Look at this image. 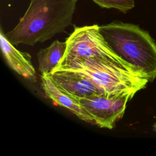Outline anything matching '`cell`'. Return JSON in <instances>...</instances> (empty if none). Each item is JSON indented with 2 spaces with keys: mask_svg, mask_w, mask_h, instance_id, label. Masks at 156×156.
<instances>
[{
  "mask_svg": "<svg viewBox=\"0 0 156 156\" xmlns=\"http://www.w3.org/2000/svg\"><path fill=\"white\" fill-rule=\"evenodd\" d=\"M47 75L60 90L74 99L94 94L104 95L99 87L77 71L54 69Z\"/></svg>",
  "mask_w": 156,
  "mask_h": 156,
  "instance_id": "cell-6",
  "label": "cell"
},
{
  "mask_svg": "<svg viewBox=\"0 0 156 156\" xmlns=\"http://www.w3.org/2000/svg\"><path fill=\"white\" fill-rule=\"evenodd\" d=\"M101 8L115 9L126 13L135 7V0H92Z\"/></svg>",
  "mask_w": 156,
  "mask_h": 156,
  "instance_id": "cell-10",
  "label": "cell"
},
{
  "mask_svg": "<svg viewBox=\"0 0 156 156\" xmlns=\"http://www.w3.org/2000/svg\"><path fill=\"white\" fill-rule=\"evenodd\" d=\"M153 130L156 132V122H155V124L153 125Z\"/></svg>",
  "mask_w": 156,
  "mask_h": 156,
  "instance_id": "cell-11",
  "label": "cell"
},
{
  "mask_svg": "<svg viewBox=\"0 0 156 156\" xmlns=\"http://www.w3.org/2000/svg\"><path fill=\"white\" fill-rule=\"evenodd\" d=\"M59 69L77 71L90 79L108 98L135 93L146 87L149 80L139 73L104 62L83 60L74 62Z\"/></svg>",
  "mask_w": 156,
  "mask_h": 156,
  "instance_id": "cell-3",
  "label": "cell"
},
{
  "mask_svg": "<svg viewBox=\"0 0 156 156\" xmlns=\"http://www.w3.org/2000/svg\"><path fill=\"white\" fill-rule=\"evenodd\" d=\"M41 87L46 96L54 102L67 108L81 120L95 124L91 115L72 97L60 90L47 74H41Z\"/></svg>",
  "mask_w": 156,
  "mask_h": 156,
  "instance_id": "cell-8",
  "label": "cell"
},
{
  "mask_svg": "<svg viewBox=\"0 0 156 156\" xmlns=\"http://www.w3.org/2000/svg\"><path fill=\"white\" fill-rule=\"evenodd\" d=\"M78 0H30L17 25L5 34L14 46H34L62 33L72 24Z\"/></svg>",
  "mask_w": 156,
  "mask_h": 156,
  "instance_id": "cell-1",
  "label": "cell"
},
{
  "mask_svg": "<svg viewBox=\"0 0 156 156\" xmlns=\"http://www.w3.org/2000/svg\"><path fill=\"white\" fill-rule=\"evenodd\" d=\"M113 52L149 82L156 78V43L139 26L114 21L99 27Z\"/></svg>",
  "mask_w": 156,
  "mask_h": 156,
  "instance_id": "cell-2",
  "label": "cell"
},
{
  "mask_svg": "<svg viewBox=\"0 0 156 156\" xmlns=\"http://www.w3.org/2000/svg\"><path fill=\"white\" fill-rule=\"evenodd\" d=\"M134 95L127 94L119 97L108 98L104 94H94L75 99L101 128L112 129L124 113L127 102Z\"/></svg>",
  "mask_w": 156,
  "mask_h": 156,
  "instance_id": "cell-5",
  "label": "cell"
},
{
  "mask_svg": "<svg viewBox=\"0 0 156 156\" xmlns=\"http://www.w3.org/2000/svg\"><path fill=\"white\" fill-rule=\"evenodd\" d=\"M99 27L97 24L75 27L66 40L67 47L65 55L57 67L74 62L90 60L140 73L113 52L101 34Z\"/></svg>",
  "mask_w": 156,
  "mask_h": 156,
  "instance_id": "cell-4",
  "label": "cell"
},
{
  "mask_svg": "<svg viewBox=\"0 0 156 156\" xmlns=\"http://www.w3.org/2000/svg\"><path fill=\"white\" fill-rule=\"evenodd\" d=\"M0 39L1 49L9 66L24 78L35 80L36 73L30 62V55L16 49L2 31L0 33Z\"/></svg>",
  "mask_w": 156,
  "mask_h": 156,
  "instance_id": "cell-7",
  "label": "cell"
},
{
  "mask_svg": "<svg viewBox=\"0 0 156 156\" xmlns=\"http://www.w3.org/2000/svg\"><path fill=\"white\" fill-rule=\"evenodd\" d=\"M66 47V41L55 40L48 47L39 51L37 58L38 69L41 74H48L56 68L65 55Z\"/></svg>",
  "mask_w": 156,
  "mask_h": 156,
  "instance_id": "cell-9",
  "label": "cell"
}]
</instances>
